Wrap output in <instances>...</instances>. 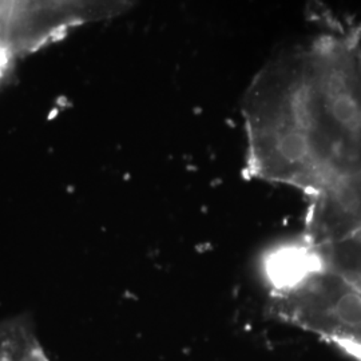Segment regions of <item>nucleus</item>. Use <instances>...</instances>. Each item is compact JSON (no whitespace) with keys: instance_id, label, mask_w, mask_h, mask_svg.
Returning a JSON list of instances; mask_svg holds the SVG:
<instances>
[{"instance_id":"f257e3e1","label":"nucleus","mask_w":361,"mask_h":361,"mask_svg":"<svg viewBox=\"0 0 361 361\" xmlns=\"http://www.w3.org/2000/svg\"><path fill=\"white\" fill-rule=\"evenodd\" d=\"M317 20L258 71L243 104L246 177L310 197L361 173V25Z\"/></svg>"},{"instance_id":"f03ea898","label":"nucleus","mask_w":361,"mask_h":361,"mask_svg":"<svg viewBox=\"0 0 361 361\" xmlns=\"http://www.w3.org/2000/svg\"><path fill=\"white\" fill-rule=\"evenodd\" d=\"M271 310L361 361V286L328 265L320 253L298 283L271 293Z\"/></svg>"},{"instance_id":"7ed1b4c3","label":"nucleus","mask_w":361,"mask_h":361,"mask_svg":"<svg viewBox=\"0 0 361 361\" xmlns=\"http://www.w3.org/2000/svg\"><path fill=\"white\" fill-rule=\"evenodd\" d=\"M135 0H0V85L15 62L73 30L119 16Z\"/></svg>"},{"instance_id":"20e7f679","label":"nucleus","mask_w":361,"mask_h":361,"mask_svg":"<svg viewBox=\"0 0 361 361\" xmlns=\"http://www.w3.org/2000/svg\"><path fill=\"white\" fill-rule=\"evenodd\" d=\"M0 361H50L30 326L11 322L0 326Z\"/></svg>"}]
</instances>
